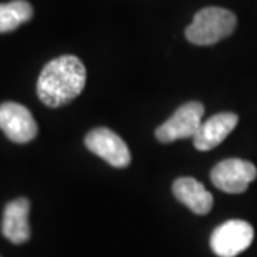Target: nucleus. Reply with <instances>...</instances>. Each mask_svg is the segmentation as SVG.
Returning a JSON list of instances; mask_svg holds the SVG:
<instances>
[{
  "mask_svg": "<svg viewBox=\"0 0 257 257\" xmlns=\"http://www.w3.org/2000/svg\"><path fill=\"white\" fill-rule=\"evenodd\" d=\"M86 67L79 57L64 55L43 67L37 80V96L49 107H60L74 100L84 89Z\"/></svg>",
  "mask_w": 257,
  "mask_h": 257,
  "instance_id": "nucleus-1",
  "label": "nucleus"
},
{
  "mask_svg": "<svg viewBox=\"0 0 257 257\" xmlns=\"http://www.w3.org/2000/svg\"><path fill=\"white\" fill-rule=\"evenodd\" d=\"M237 25L234 13L223 8H204L196 13L186 37L197 46H209L229 37Z\"/></svg>",
  "mask_w": 257,
  "mask_h": 257,
  "instance_id": "nucleus-2",
  "label": "nucleus"
},
{
  "mask_svg": "<svg viewBox=\"0 0 257 257\" xmlns=\"http://www.w3.org/2000/svg\"><path fill=\"white\" fill-rule=\"evenodd\" d=\"M204 106L200 101H189L180 106L173 116L156 128V138L162 143L194 138L202 126Z\"/></svg>",
  "mask_w": 257,
  "mask_h": 257,
  "instance_id": "nucleus-3",
  "label": "nucleus"
},
{
  "mask_svg": "<svg viewBox=\"0 0 257 257\" xmlns=\"http://www.w3.org/2000/svg\"><path fill=\"white\" fill-rule=\"evenodd\" d=\"M256 176L257 169L253 163L241 159H226L213 167L210 179L221 192L239 194L247 190Z\"/></svg>",
  "mask_w": 257,
  "mask_h": 257,
  "instance_id": "nucleus-4",
  "label": "nucleus"
},
{
  "mask_svg": "<svg viewBox=\"0 0 257 257\" xmlns=\"http://www.w3.org/2000/svg\"><path fill=\"white\" fill-rule=\"evenodd\" d=\"M254 230L244 220H229L213 231L210 247L219 257H236L251 244Z\"/></svg>",
  "mask_w": 257,
  "mask_h": 257,
  "instance_id": "nucleus-5",
  "label": "nucleus"
},
{
  "mask_svg": "<svg viewBox=\"0 0 257 257\" xmlns=\"http://www.w3.org/2000/svg\"><path fill=\"white\" fill-rule=\"evenodd\" d=\"M86 147L113 167L124 169L130 165L132 155L124 140L107 127L93 128L84 139Z\"/></svg>",
  "mask_w": 257,
  "mask_h": 257,
  "instance_id": "nucleus-6",
  "label": "nucleus"
},
{
  "mask_svg": "<svg viewBox=\"0 0 257 257\" xmlns=\"http://www.w3.org/2000/svg\"><path fill=\"white\" fill-rule=\"evenodd\" d=\"M0 128L15 143H28L37 136V123L28 107L16 101L0 104Z\"/></svg>",
  "mask_w": 257,
  "mask_h": 257,
  "instance_id": "nucleus-7",
  "label": "nucleus"
},
{
  "mask_svg": "<svg viewBox=\"0 0 257 257\" xmlns=\"http://www.w3.org/2000/svg\"><path fill=\"white\" fill-rule=\"evenodd\" d=\"M239 117L236 113H217L203 121L200 128L193 138V145L200 152H207L219 146L237 126Z\"/></svg>",
  "mask_w": 257,
  "mask_h": 257,
  "instance_id": "nucleus-8",
  "label": "nucleus"
},
{
  "mask_svg": "<svg viewBox=\"0 0 257 257\" xmlns=\"http://www.w3.org/2000/svg\"><path fill=\"white\" fill-rule=\"evenodd\" d=\"M29 213L30 202L25 197L8 203L3 213L2 231L9 241L15 244H22L30 239Z\"/></svg>",
  "mask_w": 257,
  "mask_h": 257,
  "instance_id": "nucleus-9",
  "label": "nucleus"
},
{
  "mask_svg": "<svg viewBox=\"0 0 257 257\" xmlns=\"http://www.w3.org/2000/svg\"><path fill=\"white\" fill-rule=\"evenodd\" d=\"M176 199L187 206L196 214H207L213 207V196L199 180L193 177H180L173 183Z\"/></svg>",
  "mask_w": 257,
  "mask_h": 257,
  "instance_id": "nucleus-10",
  "label": "nucleus"
},
{
  "mask_svg": "<svg viewBox=\"0 0 257 257\" xmlns=\"http://www.w3.org/2000/svg\"><path fill=\"white\" fill-rule=\"evenodd\" d=\"M33 18V8L26 0L0 5V33H8Z\"/></svg>",
  "mask_w": 257,
  "mask_h": 257,
  "instance_id": "nucleus-11",
  "label": "nucleus"
}]
</instances>
